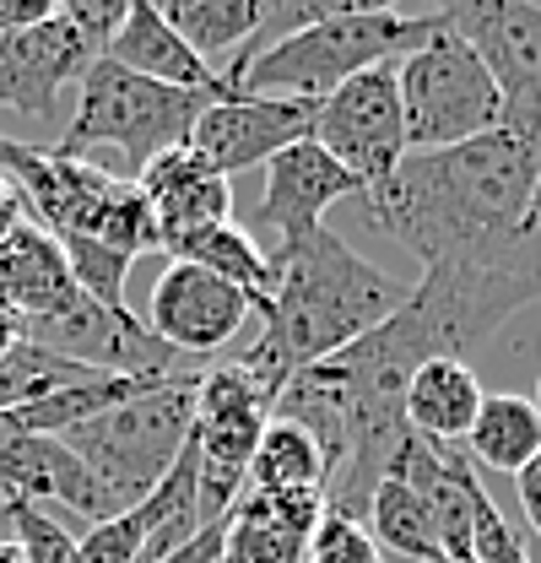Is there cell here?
<instances>
[{"instance_id":"1","label":"cell","mask_w":541,"mask_h":563,"mask_svg":"<svg viewBox=\"0 0 541 563\" xmlns=\"http://www.w3.org/2000/svg\"><path fill=\"white\" fill-rule=\"evenodd\" d=\"M357 201L368 228L411 250L422 272L541 261V233L531 228L537 141L515 131H487L450 152H406L401 168Z\"/></svg>"},{"instance_id":"18","label":"cell","mask_w":541,"mask_h":563,"mask_svg":"<svg viewBox=\"0 0 541 563\" xmlns=\"http://www.w3.org/2000/svg\"><path fill=\"white\" fill-rule=\"evenodd\" d=\"M103 60H114L120 70H135L146 81H163V87H217L222 81V70L206 66L201 55L163 22V11L146 5V0H131V11H125L120 33L109 38Z\"/></svg>"},{"instance_id":"11","label":"cell","mask_w":541,"mask_h":563,"mask_svg":"<svg viewBox=\"0 0 541 563\" xmlns=\"http://www.w3.org/2000/svg\"><path fill=\"white\" fill-rule=\"evenodd\" d=\"M250 314H255L250 292L228 287L196 261H168L146 303V331L179 357H211L250 325Z\"/></svg>"},{"instance_id":"14","label":"cell","mask_w":541,"mask_h":563,"mask_svg":"<svg viewBox=\"0 0 541 563\" xmlns=\"http://www.w3.org/2000/svg\"><path fill=\"white\" fill-rule=\"evenodd\" d=\"M352 196H363V185L341 168L336 157L320 152L314 141H298V146L276 152L266 163V196L255 207V222L270 233V250H287L303 233L325 228V211L352 201Z\"/></svg>"},{"instance_id":"31","label":"cell","mask_w":541,"mask_h":563,"mask_svg":"<svg viewBox=\"0 0 541 563\" xmlns=\"http://www.w3.org/2000/svg\"><path fill=\"white\" fill-rule=\"evenodd\" d=\"M515 493H520V509H526V526L537 537V563H541V455L515 477Z\"/></svg>"},{"instance_id":"15","label":"cell","mask_w":541,"mask_h":563,"mask_svg":"<svg viewBox=\"0 0 541 563\" xmlns=\"http://www.w3.org/2000/svg\"><path fill=\"white\" fill-rule=\"evenodd\" d=\"M135 190H141L146 207H152L163 255L185 250L190 239H201L206 228H217V222H233V185L206 163L190 141L174 146V152H163V157L135 179Z\"/></svg>"},{"instance_id":"6","label":"cell","mask_w":541,"mask_h":563,"mask_svg":"<svg viewBox=\"0 0 541 563\" xmlns=\"http://www.w3.org/2000/svg\"><path fill=\"white\" fill-rule=\"evenodd\" d=\"M396 92H401L406 152H450L487 131H504L498 87L472 44L444 22V11L439 33L396 66Z\"/></svg>"},{"instance_id":"27","label":"cell","mask_w":541,"mask_h":563,"mask_svg":"<svg viewBox=\"0 0 541 563\" xmlns=\"http://www.w3.org/2000/svg\"><path fill=\"white\" fill-rule=\"evenodd\" d=\"M0 504H5V537L22 548L27 563H76V537L66 531V520L22 498H0Z\"/></svg>"},{"instance_id":"3","label":"cell","mask_w":541,"mask_h":563,"mask_svg":"<svg viewBox=\"0 0 541 563\" xmlns=\"http://www.w3.org/2000/svg\"><path fill=\"white\" fill-rule=\"evenodd\" d=\"M222 98H239V87L228 76L217 87H163L135 70H120L114 60H98L81 76L76 114L49 152L135 185L163 152L185 146L196 120Z\"/></svg>"},{"instance_id":"7","label":"cell","mask_w":541,"mask_h":563,"mask_svg":"<svg viewBox=\"0 0 541 563\" xmlns=\"http://www.w3.org/2000/svg\"><path fill=\"white\" fill-rule=\"evenodd\" d=\"M276 390L261 385L239 357L201 368L196 385V477H201V515L206 526H222L228 509L239 504L255 444L266 433Z\"/></svg>"},{"instance_id":"36","label":"cell","mask_w":541,"mask_h":563,"mask_svg":"<svg viewBox=\"0 0 541 563\" xmlns=\"http://www.w3.org/2000/svg\"><path fill=\"white\" fill-rule=\"evenodd\" d=\"M0 563H27V559H22V548H16L11 537H0Z\"/></svg>"},{"instance_id":"12","label":"cell","mask_w":541,"mask_h":563,"mask_svg":"<svg viewBox=\"0 0 541 563\" xmlns=\"http://www.w3.org/2000/svg\"><path fill=\"white\" fill-rule=\"evenodd\" d=\"M92 66H98V49L55 5V16H44L38 27L0 38V109H16L33 125H55L60 92L81 87V76Z\"/></svg>"},{"instance_id":"5","label":"cell","mask_w":541,"mask_h":563,"mask_svg":"<svg viewBox=\"0 0 541 563\" xmlns=\"http://www.w3.org/2000/svg\"><path fill=\"white\" fill-rule=\"evenodd\" d=\"M196 368L163 374L146 396H135L125 407L103 412V418L81 422L60 433L70 444V455L92 472V483L103 488L109 509L125 515L141 498H152V488L174 472V461L185 455L190 433H196Z\"/></svg>"},{"instance_id":"8","label":"cell","mask_w":541,"mask_h":563,"mask_svg":"<svg viewBox=\"0 0 541 563\" xmlns=\"http://www.w3.org/2000/svg\"><path fill=\"white\" fill-rule=\"evenodd\" d=\"M444 22L493 76L504 131L541 141V0H461L444 5Z\"/></svg>"},{"instance_id":"35","label":"cell","mask_w":541,"mask_h":563,"mask_svg":"<svg viewBox=\"0 0 541 563\" xmlns=\"http://www.w3.org/2000/svg\"><path fill=\"white\" fill-rule=\"evenodd\" d=\"M531 228L541 233V141H537V201H531Z\"/></svg>"},{"instance_id":"30","label":"cell","mask_w":541,"mask_h":563,"mask_svg":"<svg viewBox=\"0 0 541 563\" xmlns=\"http://www.w3.org/2000/svg\"><path fill=\"white\" fill-rule=\"evenodd\" d=\"M44 16H55L49 0H0V38L27 33V27H38Z\"/></svg>"},{"instance_id":"34","label":"cell","mask_w":541,"mask_h":563,"mask_svg":"<svg viewBox=\"0 0 541 563\" xmlns=\"http://www.w3.org/2000/svg\"><path fill=\"white\" fill-rule=\"evenodd\" d=\"M27 342V325H22V314H11V309H0V357L11 347H22Z\"/></svg>"},{"instance_id":"22","label":"cell","mask_w":541,"mask_h":563,"mask_svg":"<svg viewBox=\"0 0 541 563\" xmlns=\"http://www.w3.org/2000/svg\"><path fill=\"white\" fill-rule=\"evenodd\" d=\"M363 526H368V537H374L379 553H396V559H411V563H444L433 515L417 498V488L401 483V477H385L374 488V504H368V520Z\"/></svg>"},{"instance_id":"9","label":"cell","mask_w":541,"mask_h":563,"mask_svg":"<svg viewBox=\"0 0 541 563\" xmlns=\"http://www.w3.org/2000/svg\"><path fill=\"white\" fill-rule=\"evenodd\" d=\"M309 141L320 152H331L363 190L385 185L406 157L396 66L363 70V76L341 81L325 103H314V131H309Z\"/></svg>"},{"instance_id":"4","label":"cell","mask_w":541,"mask_h":563,"mask_svg":"<svg viewBox=\"0 0 541 563\" xmlns=\"http://www.w3.org/2000/svg\"><path fill=\"white\" fill-rule=\"evenodd\" d=\"M433 33H439V11L406 16L396 5L341 0L325 22L298 27L281 44L261 49L233 76V87L250 92V98H281V103H309L314 109L336 92L341 81H352V76H363L374 66H390L396 55L406 60Z\"/></svg>"},{"instance_id":"38","label":"cell","mask_w":541,"mask_h":563,"mask_svg":"<svg viewBox=\"0 0 541 563\" xmlns=\"http://www.w3.org/2000/svg\"><path fill=\"white\" fill-rule=\"evenodd\" d=\"M0 526H5V504H0Z\"/></svg>"},{"instance_id":"32","label":"cell","mask_w":541,"mask_h":563,"mask_svg":"<svg viewBox=\"0 0 541 563\" xmlns=\"http://www.w3.org/2000/svg\"><path fill=\"white\" fill-rule=\"evenodd\" d=\"M217 553H222V526H206L196 542L174 548L168 559H157V563H217Z\"/></svg>"},{"instance_id":"37","label":"cell","mask_w":541,"mask_h":563,"mask_svg":"<svg viewBox=\"0 0 541 563\" xmlns=\"http://www.w3.org/2000/svg\"><path fill=\"white\" fill-rule=\"evenodd\" d=\"M531 401H537V412H541V379H537V396H531Z\"/></svg>"},{"instance_id":"28","label":"cell","mask_w":541,"mask_h":563,"mask_svg":"<svg viewBox=\"0 0 541 563\" xmlns=\"http://www.w3.org/2000/svg\"><path fill=\"white\" fill-rule=\"evenodd\" d=\"M309 563H379V548H374L368 526L325 509V520L309 537Z\"/></svg>"},{"instance_id":"25","label":"cell","mask_w":541,"mask_h":563,"mask_svg":"<svg viewBox=\"0 0 541 563\" xmlns=\"http://www.w3.org/2000/svg\"><path fill=\"white\" fill-rule=\"evenodd\" d=\"M87 374H92V368L66 363V357L33 347V342L11 347L0 357V418H5V412H22V407H33V401H44V396H55V390H66V385L87 379Z\"/></svg>"},{"instance_id":"16","label":"cell","mask_w":541,"mask_h":563,"mask_svg":"<svg viewBox=\"0 0 541 563\" xmlns=\"http://www.w3.org/2000/svg\"><path fill=\"white\" fill-rule=\"evenodd\" d=\"M0 498H22V504H66L87 526L114 520L103 488L92 483V472L70 455L66 439L49 433H22V428H0Z\"/></svg>"},{"instance_id":"20","label":"cell","mask_w":541,"mask_h":563,"mask_svg":"<svg viewBox=\"0 0 541 563\" xmlns=\"http://www.w3.org/2000/svg\"><path fill=\"white\" fill-rule=\"evenodd\" d=\"M466 461L487 466L498 477H520L531 461L541 455V412L531 396H515V390H498V396H482V412H476L472 433H466Z\"/></svg>"},{"instance_id":"19","label":"cell","mask_w":541,"mask_h":563,"mask_svg":"<svg viewBox=\"0 0 541 563\" xmlns=\"http://www.w3.org/2000/svg\"><path fill=\"white\" fill-rule=\"evenodd\" d=\"M476 368L461 357H433L406 379V428L422 444H466L476 412H482Z\"/></svg>"},{"instance_id":"10","label":"cell","mask_w":541,"mask_h":563,"mask_svg":"<svg viewBox=\"0 0 541 563\" xmlns=\"http://www.w3.org/2000/svg\"><path fill=\"white\" fill-rule=\"evenodd\" d=\"M27 342L66 363H81L92 374H179V352L163 347L146 320H135L131 309L114 314V309H98L87 292H76V303H66L60 314L49 320H33L27 325Z\"/></svg>"},{"instance_id":"17","label":"cell","mask_w":541,"mask_h":563,"mask_svg":"<svg viewBox=\"0 0 541 563\" xmlns=\"http://www.w3.org/2000/svg\"><path fill=\"white\" fill-rule=\"evenodd\" d=\"M76 277L66 266V250L38 228V222H16L0 239V309L22 314V325L60 314L76 303Z\"/></svg>"},{"instance_id":"33","label":"cell","mask_w":541,"mask_h":563,"mask_svg":"<svg viewBox=\"0 0 541 563\" xmlns=\"http://www.w3.org/2000/svg\"><path fill=\"white\" fill-rule=\"evenodd\" d=\"M16 222H27V207H22V196H16V190L0 179V239H5Z\"/></svg>"},{"instance_id":"39","label":"cell","mask_w":541,"mask_h":563,"mask_svg":"<svg viewBox=\"0 0 541 563\" xmlns=\"http://www.w3.org/2000/svg\"><path fill=\"white\" fill-rule=\"evenodd\" d=\"M0 428H5V418H0Z\"/></svg>"},{"instance_id":"2","label":"cell","mask_w":541,"mask_h":563,"mask_svg":"<svg viewBox=\"0 0 541 563\" xmlns=\"http://www.w3.org/2000/svg\"><path fill=\"white\" fill-rule=\"evenodd\" d=\"M270 292L255 303L261 336L239 363L281 390L298 368L325 363L341 347L363 342L406 303V287L363 261L341 233L314 228L287 250H270Z\"/></svg>"},{"instance_id":"21","label":"cell","mask_w":541,"mask_h":563,"mask_svg":"<svg viewBox=\"0 0 541 563\" xmlns=\"http://www.w3.org/2000/svg\"><path fill=\"white\" fill-rule=\"evenodd\" d=\"M157 11L206 66L222 60V55H239L266 22V0H168Z\"/></svg>"},{"instance_id":"13","label":"cell","mask_w":541,"mask_h":563,"mask_svg":"<svg viewBox=\"0 0 541 563\" xmlns=\"http://www.w3.org/2000/svg\"><path fill=\"white\" fill-rule=\"evenodd\" d=\"M309 131H314V109L309 103H281V98L239 92V98L211 103L196 120L190 146L228 179V174H244V168H266L276 152L309 141Z\"/></svg>"},{"instance_id":"24","label":"cell","mask_w":541,"mask_h":563,"mask_svg":"<svg viewBox=\"0 0 541 563\" xmlns=\"http://www.w3.org/2000/svg\"><path fill=\"white\" fill-rule=\"evenodd\" d=\"M168 261H196V266H206L211 277L228 282V287L250 292L255 303L270 292L266 250H261V244H255V233H244L239 222H217V228H206L201 239H190V244H185V250H174Z\"/></svg>"},{"instance_id":"23","label":"cell","mask_w":541,"mask_h":563,"mask_svg":"<svg viewBox=\"0 0 541 563\" xmlns=\"http://www.w3.org/2000/svg\"><path fill=\"white\" fill-rule=\"evenodd\" d=\"M244 493H325V455H320V444L303 428L270 418L261 444H255Z\"/></svg>"},{"instance_id":"29","label":"cell","mask_w":541,"mask_h":563,"mask_svg":"<svg viewBox=\"0 0 541 563\" xmlns=\"http://www.w3.org/2000/svg\"><path fill=\"white\" fill-rule=\"evenodd\" d=\"M60 11H66V22L98 49V60H103V49H109V38L120 33V22H125L131 5H125V0H66Z\"/></svg>"},{"instance_id":"26","label":"cell","mask_w":541,"mask_h":563,"mask_svg":"<svg viewBox=\"0 0 541 563\" xmlns=\"http://www.w3.org/2000/svg\"><path fill=\"white\" fill-rule=\"evenodd\" d=\"M217 563H309V542L292 537V531H276L244 509H228Z\"/></svg>"}]
</instances>
